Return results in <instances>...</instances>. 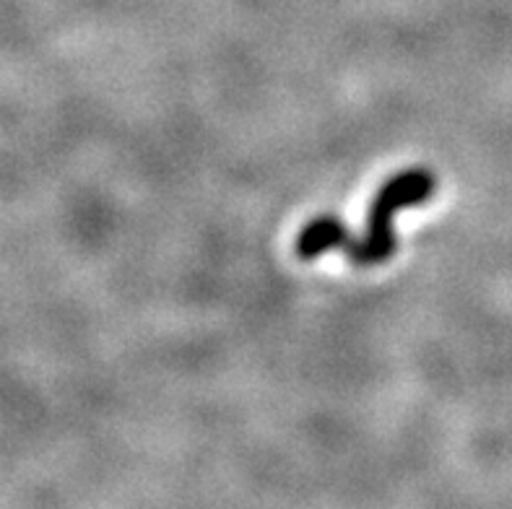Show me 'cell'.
<instances>
[{"instance_id":"obj_1","label":"cell","mask_w":512,"mask_h":509,"mask_svg":"<svg viewBox=\"0 0 512 509\" xmlns=\"http://www.w3.org/2000/svg\"><path fill=\"white\" fill-rule=\"evenodd\" d=\"M435 190V172L422 167L403 169L375 193L370 211H367V232L362 237H351L349 229L336 216H318L307 226H302V232L297 234V242H294V252L302 260H315L325 252L344 250L351 265H357V268L388 263L398 247L396 226H393L396 213L422 206L435 195Z\"/></svg>"}]
</instances>
